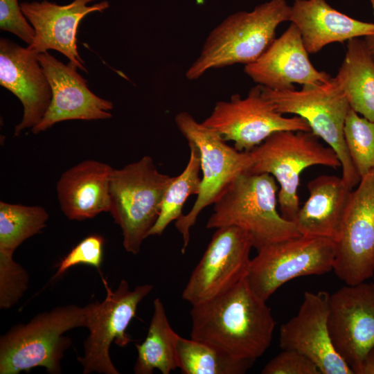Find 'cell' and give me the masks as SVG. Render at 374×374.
<instances>
[{
    "mask_svg": "<svg viewBox=\"0 0 374 374\" xmlns=\"http://www.w3.org/2000/svg\"><path fill=\"white\" fill-rule=\"evenodd\" d=\"M190 318L191 338L255 361L269 346L276 324L247 277L225 293L192 305Z\"/></svg>",
    "mask_w": 374,
    "mask_h": 374,
    "instance_id": "1",
    "label": "cell"
},
{
    "mask_svg": "<svg viewBox=\"0 0 374 374\" xmlns=\"http://www.w3.org/2000/svg\"><path fill=\"white\" fill-rule=\"evenodd\" d=\"M95 306L96 301L84 307L59 306L12 327L0 339V374H18L37 366L51 374L61 373L60 361L71 344L64 333L88 328Z\"/></svg>",
    "mask_w": 374,
    "mask_h": 374,
    "instance_id": "2",
    "label": "cell"
},
{
    "mask_svg": "<svg viewBox=\"0 0 374 374\" xmlns=\"http://www.w3.org/2000/svg\"><path fill=\"white\" fill-rule=\"evenodd\" d=\"M290 15L291 6L285 0H270L252 11L230 15L210 32L186 77L194 80L213 69L255 62L275 39L279 24L290 21Z\"/></svg>",
    "mask_w": 374,
    "mask_h": 374,
    "instance_id": "3",
    "label": "cell"
},
{
    "mask_svg": "<svg viewBox=\"0 0 374 374\" xmlns=\"http://www.w3.org/2000/svg\"><path fill=\"white\" fill-rule=\"evenodd\" d=\"M268 173L240 175L213 204L207 229L233 226L246 231L257 250L264 245L301 235L294 222L277 210L278 187Z\"/></svg>",
    "mask_w": 374,
    "mask_h": 374,
    "instance_id": "4",
    "label": "cell"
},
{
    "mask_svg": "<svg viewBox=\"0 0 374 374\" xmlns=\"http://www.w3.org/2000/svg\"><path fill=\"white\" fill-rule=\"evenodd\" d=\"M173 177L160 172L150 156L114 169L109 212L121 229L125 250L137 255L161 211Z\"/></svg>",
    "mask_w": 374,
    "mask_h": 374,
    "instance_id": "5",
    "label": "cell"
},
{
    "mask_svg": "<svg viewBox=\"0 0 374 374\" xmlns=\"http://www.w3.org/2000/svg\"><path fill=\"white\" fill-rule=\"evenodd\" d=\"M249 172L268 173L279 184L278 202L281 215L294 222L300 208L298 188L301 173L313 166L341 167L332 148L322 144L311 131L282 130L273 133L249 151Z\"/></svg>",
    "mask_w": 374,
    "mask_h": 374,
    "instance_id": "6",
    "label": "cell"
},
{
    "mask_svg": "<svg viewBox=\"0 0 374 374\" xmlns=\"http://www.w3.org/2000/svg\"><path fill=\"white\" fill-rule=\"evenodd\" d=\"M261 86V85H260ZM262 96L282 114H292L305 119L311 132L337 154L342 179L353 188L360 181L345 141L344 125L350 108L335 77L300 90H274L261 86Z\"/></svg>",
    "mask_w": 374,
    "mask_h": 374,
    "instance_id": "7",
    "label": "cell"
},
{
    "mask_svg": "<svg viewBox=\"0 0 374 374\" xmlns=\"http://www.w3.org/2000/svg\"><path fill=\"white\" fill-rule=\"evenodd\" d=\"M175 122L187 141L197 147L202 172L200 191L193 206L175 221V227L182 236L181 253H184L189 244L190 230L199 213L214 204L240 175L250 170L252 158L249 152L230 146L215 131L197 122L188 112L178 113Z\"/></svg>",
    "mask_w": 374,
    "mask_h": 374,
    "instance_id": "8",
    "label": "cell"
},
{
    "mask_svg": "<svg viewBox=\"0 0 374 374\" xmlns=\"http://www.w3.org/2000/svg\"><path fill=\"white\" fill-rule=\"evenodd\" d=\"M336 242L319 237H299L270 243L251 260L247 278L266 301L281 285L300 276L321 275L333 269Z\"/></svg>",
    "mask_w": 374,
    "mask_h": 374,
    "instance_id": "9",
    "label": "cell"
},
{
    "mask_svg": "<svg viewBox=\"0 0 374 374\" xmlns=\"http://www.w3.org/2000/svg\"><path fill=\"white\" fill-rule=\"evenodd\" d=\"M202 123L224 141H233L238 150L245 152L278 131H311L308 123L301 117H286L277 112L262 96L259 84L251 88L244 98L235 94L229 100L217 102Z\"/></svg>",
    "mask_w": 374,
    "mask_h": 374,
    "instance_id": "10",
    "label": "cell"
},
{
    "mask_svg": "<svg viewBox=\"0 0 374 374\" xmlns=\"http://www.w3.org/2000/svg\"><path fill=\"white\" fill-rule=\"evenodd\" d=\"M106 296L96 306L88 328L89 335L84 343V355L78 357L83 373L119 374L109 356L112 342L126 346L131 339L126 333L130 321L135 317L139 303L152 290L150 284L129 288L126 280H121L112 291L103 279Z\"/></svg>",
    "mask_w": 374,
    "mask_h": 374,
    "instance_id": "11",
    "label": "cell"
},
{
    "mask_svg": "<svg viewBox=\"0 0 374 374\" xmlns=\"http://www.w3.org/2000/svg\"><path fill=\"white\" fill-rule=\"evenodd\" d=\"M252 247L244 230L233 226L216 229L183 290V299L195 305L233 288L247 276Z\"/></svg>",
    "mask_w": 374,
    "mask_h": 374,
    "instance_id": "12",
    "label": "cell"
},
{
    "mask_svg": "<svg viewBox=\"0 0 374 374\" xmlns=\"http://www.w3.org/2000/svg\"><path fill=\"white\" fill-rule=\"evenodd\" d=\"M332 270L346 285L374 276V170L352 190Z\"/></svg>",
    "mask_w": 374,
    "mask_h": 374,
    "instance_id": "13",
    "label": "cell"
},
{
    "mask_svg": "<svg viewBox=\"0 0 374 374\" xmlns=\"http://www.w3.org/2000/svg\"><path fill=\"white\" fill-rule=\"evenodd\" d=\"M328 326L333 346L350 368L374 347V286L341 287L329 296Z\"/></svg>",
    "mask_w": 374,
    "mask_h": 374,
    "instance_id": "14",
    "label": "cell"
},
{
    "mask_svg": "<svg viewBox=\"0 0 374 374\" xmlns=\"http://www.w3.org/2000/svg\"><path fill=\"white\" fill-rule=\"evenodd\" d=\"M330 294L306 291L298 313L280 328L282 350H295L310 358L321 374H353L332 343L328 326Z\"/></svg>",
    "mask_w": 374,
    "mask_h": 374,
    "instance_id": "15",
    "label": "cell"
},
{
    "mask_svg": "<svg viewBox=\"0 0 374 374\" xmlns=\"http://www.w3.org/2000/svg\"><path fill=\"white\" fill-rule=\"evenodd\" d=\"M52 91L50 105L32 132L38 134L68 120H100L112 117L113 103L95 95L69 62L64 64L47 51L37 54Z\"/></svg>",
    "mask_w": 374,
    "mask_h": 374,
    "instance_id": "16",
    "label": "cell"
},
{
    "mask_svg": "<svg viewBox=\"0 0 374 374\" xmlns=\"http://www.w3.org/2000/svg\"><path fill=\"white\" fill-rule=\"evenodd\" d=\"M95 0H73L60 6L46 0L23 2L21 10L35 32L28 49L38 54L53 49L64 55L77 68L87 71L77 50L76 33L81 20L92 12H102L109 8L107 1L91 6Z\"/></svg>",
    "mask_w": 374,
    "mask_h": 374,
    "instance_id": "17",
    "label": "cell"
},
{
    "mask_svg": "<svg viewBox=\"0 0 374 374\" xmlns=\"http://www.w3.org/2000/svg\"><path fill=\"white\" fill-rule=\"evenodd\" d=\"M0 84L23 105V117L15 127V136L37 125L50 105L52 91L37 54L10 39L1 38Z\"/></svg>",
    "mask_w": 374,
    "mask_h": 374,
    "instance_id": "18",
    "label": "cell"
},
{
    "mask_svg": "<svg viewBox=\"0 0 374 374\" xmlns=\"http://www.w3.org/2000/svg\"><path fill=\"white\" fill-rule=\"evenodd\" d=\"M301 33L292 23L244 73L258 84L274 90L294 89V84L314 85L332 77L312 65Z\"/></svg>",
    "mask_w": 374,
    "mask_h": 374,
    "instance_id": "19",
    "label": "cell"
},
{
    "mask_svg": "<svg viewBox=\"0 0 374 374\" xmlns=\"http://www.w3.org/2000/svg\"><path fill=\"white\" fill-rule=\"evenodd\" d=\"M114 168L87 159L64 171L57 182L61 211L70 220L91 219L110 208V180Z\"/></svg>",
    "mask_w": 374,
    "mask_h": 374,
    "instance_id": "20",
    "label": "cell"
},
{
    "mask_svg": "<svg viewBox=\"0 0 374 374\" xmlns=\"http://www.w3.org/2000/svg\"><path fill=\"white\" fill-rule=\"evenodd\" d=\"M309 197L296 214L294 222L301 235L339 238L352 193L342 179L320 175L308 184Z\"/></svg>",
    "mask_w": 374,
    "mask_h": 374,
    "instance_id": "21",
    "label": "cell"
},
{
    "mask_svg": "<svg viewBox=\"0 0 374 374\" xmlns=\"http://www.w3.org/2000/svg\"><path fill=\"white\" fill-rule=\"evenodd\" d=\"M290 21L299 28L309 54L317 53L331 43L374 35L373 23L352 18L325 0H295Z\"/></svg>",
    "mask_w": 374,
    "mask_h": 374,
    "instance_id": "22",
    "label": "cell"
},
{
    "mask_svg": "<svg viewBox=\"0 0 374 374\" xmlns=\"http://www.w3.org/2000/svg\"><path fill=\"white\" fill-rule=\"evenodd\" d=\"M335 78L350 108L374 122V60L364 39L348 41L344 59Z\"/></svg>",
    "mask_w": 374,
    "mask_h": 374,
    "instance_id": "23",
    "label": "cell"
},
{
    "mask_svg": "<svg viewBox=\"0 0 374 374\" xmlns=\"http://www.w3.org/2000/svg\"><path fill=\"white\" fill-rule=\"evenodd\" d=\"M179 336L168 321L162 301L156 298L147 336L142 343L135 345L138 356L134 373L152 374L158 369L163 374H169L177 368L176 344Z\"/></svg>",
    "mask_w": 374,
    "mask_h": 374,
    "instance_id": "24",
    "label": "cell"
},
{
    "mask_svg": "<svg viewBox=\"0 0 374 374\" xmlns=\"http://www.w3.org/2000/svg\"><path fill=\"white\" fill-rule=\"evenodd\" d=\"M178 368L184 374H243L255 360L239 358L208 343L179 336Z\"/></svg>",
    "mask_w": 374,
    "mask_h": 374,
    "instance_id": "25",
    "label": "cell"
},
{
    "mask_svg": "<svg viewBox=\"0 0 374 374\" xmlns=\"http://www.w3.org/2000/svg\"><path fill=\"white\" fill-rule=\"evenodd\" d=\"M190 157L183 172L176 177L168 186L162 200L160 214L151 229L150 235H160L173 221L182 215L184 204L192 195H197L200 191L202 177H200V154L197 147L188 142Z\"/></svg>",
    "mask_w": 374,
    "mask_h": 374,
    "instance_id": "26",
    "label": "cell"
},
{
    "mask_svg": "<svg viewBox=\"0 0 374 374\" xmlns=\"http://www.w3.org/2000/svg\"><path fill=\"white\" fill-rule=\"evenodd\" d=\"M49 215L39 206L0 202V251L13 254L26 240L46 226Z\"/></svg>",
    "mask_w": 374,
    "mask_h": 374,
    "instance_id": "27",
    "label": "cell"
},
{
    "mask_svg": "<svg viewBox=\"0 0 374 374\" xmlns=\"http://www.w3.org/2000/svg\"><path fill=\"white\" fill-rule=\"evenodd\" d=\"M346 144L361 178L374 170V122L350 108L344 125Z\"/></svg>",
    "mask_w": 374,
    "mask_h": 374,
    "instance_id": "28",
    "label": "cell"
},
{
    "mask_svg": "<svg viewBox=\"0 0 374 374\" xmlns=\"http://www.w3.org/2000/svg\"><path fill=\"white\" fill-rule=\"evenodd\" d=\"M13 254L0 251V308L15 305L28 288L29 276Z\"/></svg>",
    "mask_w": 374,
    "mask_h": 374,
    "instance_id": "29",
    "label": "cell"
},
{
    "mask_svg": "<svg viewBox=\"0 0 374 374\" xmlns=\"http://www.w3.org/2000/svg\"><path fill=\"white\" fill-rule=\"evenodd\" d=\"M104 238L97 234L84 238L60 261L52 279L59 278L67 269L79 264H86L99 269L103 258Z\"/></svg>",
    "mask_w": 374,
    "mask_h": 374,
    "instance_id": "30",
    "label": "cell"
},
{
    "mask_svg": "<svg viewBox=\"0 0 374 374\" xmlns=\"http://www.w3.org/2000/svg\"><path fill=\"white\" fill-rule=\"evenodd\" d=\"M262 374H321L317 366L295 350H283L261 371Z\"/></svg>",
    "mask_w": 374,
    "mask_h": 374,
    "instance_id": "31",
    "label": "cell"
},
{
    "mask_svg": "<svg viewBox=\"0 0 374 374\" xmlns=\"http://www.w3.org/2000/svg\"><path fill=\"white\" fill-rule=\"evenodd\" d=\"M0 29L15 34L28 45L35 36L17 0H0Z\"/></svg>",
    "mask_w": 374,
    "mask_h": 374,
    "instance_id": "32",
    "label": "cell"
},
{
    "mask_svg": "<svg viewBox=\"0 0 374 374\" xmlns=\"http://www.w3.org/2000/svg\"><path fill=\"white\" fill-rule=\"evenodd\" d=\"M353 374H374V347L366 355L362 361L351 368Z\"/></svg>",
    "mask_w": 374,
    "mask_h": 374,
    "instance_id": "33",
    "label": "cell"
},
{
    "mask_svg": "<svg viewBox=\"0 0 374 374\" xmlns=\"http://www.w3.org/2000/svg\"><path fill=\"white\" fill-rule=\"evenodd\" d=\"M364 41L374 60V35L364 37Z\"/></svg>",
    "mask_w": 374,
    "mask_h": 374,
    "instance_id": "34",
    "label": "cell"
},
{
    "mask_svg": "<svg viewBox=\"0 0 374 374\" xmlns=\"http://www.w3.org/2000/svg\"><path fill=\"white\" fill-rule=\"evenodd\" d=\"M374 14V0H371Z\"/></svg>",
    "mask_w": 374,
    "mask_h": 374,
    "instance_id": "35",
    "label": "cell"
},
{
    "mask_svg": "<svg viewBox=\"0 0 374 374\" xmlns=\"http://www.w3.org/2000/svg\"><path fill=\"white\" fill-rule=\"evenodd\" d=\"M373 286H374V281H373Z\"/></svg>",
    "mask_w": 374,
    "mask_h": 374,
    "instance_id": "36",
    "label": "cell"
}]
</instances>
